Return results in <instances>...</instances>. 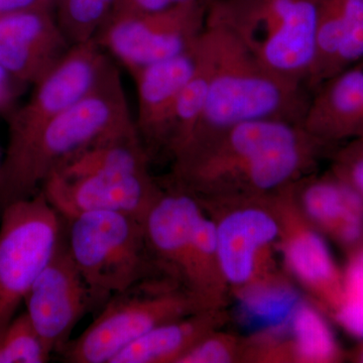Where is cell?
Segmentation results:
<instances>
[{"label": "cell", "mask_w": 363, "mask_h": 363, "mask_svg": "<svg viewBox=\"0 0 363 363\" xmlns=\"http://www.w3.org/2000/svg\"><path fill=\"white\" fill-rule=\"evenodd\" d=\"M1 161H2V159H1V157H0V166H1Z\"/></svg>", "instance_id": "836d02e7"}, {"label": "cell", "mask_w": 363, "mask_h": 363, "mask_svg": "<svg viewBox=\"0 0 363 363\" xmlns=\"http://www.w3.org/2000/svg\"><path fill=\"white\" fill-rule=\"evenodd\" d=\"M362 359H363V355H362Z\"/></svg>", "instance_id": "e575fe53"}, {"label": "cell", "mask_w": 363, "mask_h": 363, "mask_svg": "<svg viewBox=\"0 0 363 363\" xmlns=\"http://www.w3.org/2000/svg\"><path fill=\"white\" fill-rule=\"evenodd\" d=\"M18 84L16 80L0 65V112H11L18 94Z\"/></svg>", "instance_id": "f1b7e54d"}, {"label": "cell", "mask_w": 363, "mask_h": 363, "mask_svg": "<svg viewBox=\"0 0 363 363\" xmlns=\"http://www.w3.org/2000/svg\"><path fill=\"white\" fill-rule=\"evenodd\" d=\"M66 221L43 191L2 209L0 225V334L65 234Z\"/></svg>", "instance_id": "52a82bcc"}, {"label": "cell", "mask_w": 363, "mask_h": 363, "mask_svg": "<svg viewBox=\"0 0 363 363\" xmlns=\"http://www.w3.org/2000/svg\"><path fill=\"white\" fill-rule=\"evenodd\" d=\"M117 68L101 85L6 150L0 166V207L39 193L45 181L81 152L135 125Z\"/></svg>", "instance_id": "3957f363"}, {"label": "cell", "mask_w": 363, "mask_h": 363, "mask_svg": "<svg viewBox=\"0 0 363 363\" xmlns=\"http://www.w3.org/2000/svg\"><path fill=\"white\" fill-rule=\"evenodd\" d=\"M23 302L26 314L50 351L65 350L74 327L93 306L89 289L69 252L66 229Z\"/></svg>", "instance_id": "30bf717a"}, {"label": "cell", "mask_w": 363, "mask_h": 363, "mask_svg": "<svg viewBox=\"0 0 363 363\" xmlns=\"http://www.w3.org/2000/svg\"><path fill=\"white\" fill-rule=\"evenodd\" d=\"M195 67L194 45L180 56L130 73L138 88L135 128L150 159L162 147L169 150L177 104Z\"/></svg>", "instance_id": "4fadbf2b"}, {"label": "cell", "mask_w": 363, "mask_h": 363, "mask_svg": "<svg viewBox=\"0 0 363 363\" xmlns=\"http://www.w3.org/2000/svg\"><path fill=\"white\" fill-rule=\"evenodd\" d=\"M212 1L191 0L157 13L111 18L95 40L133 73L190 51L204 32Z\"/></svg>", "instance_id": "ba28073f"}, {"label": "cell", "mask_w": 363, "mask_h": 363, "mask_svg": "<svg viewBox=\"0 0 363 363\" xmlns=\"http://www.w3.org/2000/svg\"><path fill=\"white\" fill-rule=\"evenodd\" d=\"M286 255L291 269L309 285L326 286L335 278L331 253L316 233L304 231L294 236Z\"/></svg>", "instance_id": "ffe728a7"}, {"label": "cell", "mask_w": 363, "mask_h": 363, "mask_svg": "<svg viewBox=\"0 0 363 363\" xmlns=\"http://www.w3.org/2000/svg\"><path fill=\"white\" fill-rule=\"evenodd\" d=\"M116 0H56L55 16L71 45L95 40Z\"/></svg>", "instance_id": "d6986e66"}, {"label": "cell", "mask_w": 363, "mask_h": 363, "mask_svg": "<svg viewBox=\"0 0 363 363\" xmlns=\"http://www.w3.org/2000/svg\"><path fill=\"white\" fill-rule=\"evenodd\" d=\"M45 2H47L48 6L54 9L55 2H56V0H45Z\"/></svg>", "instance_id": "1f68e13d"}, {"label": "cell", "mask_w": 363, "mask_h": 363, "mask_svg": "<svg viewBox=\"0 0 363 363\" xmlns=\"http://www.w3.org/2000/svg\"><path fill=\"white\" fill-rule=\"evenodd\" d=\"M298 297L290 289L267 286L250 290L241 300L242 318L252 327L274 328L293 317Z\"/></svg>", "instance_id": "44dd1931"}, {"label": "cell", "mask_w": 363, "mask_h": 363, "mask_svg": "<svg viewBox=\"0 0 363 363\" xmlns=\"http://www.w3.org/2000/svg\"><path fill=\"white\" fill-rule=\"evenodd\" d=\"M71 47L49 7L0 18V65L21 84H37Z\"/></svg>", "instance_id": "7c38bea8"}, {"label": "cell", "mask_w": 363, "mask_h": 363, "mask_svg": "<svg viewBox=\"0 0 363 363\" xmlns=\"http://www.w3.org/2000/svg\"><path fill=\"white\" fill-rule=\"evenodd\" d=\"M363 138V121L362 124V128H360L359 135H358L357 138Z\"/></svg>", "instance_id": "d6a6232c"}, {"label": "cell", "mask_w": 363, "mask_h": 363, "mask_svg": "<svg viewBox=\"0 0 363 363\" xmlns=\"http://www.w3.org/2000/svg\"><path fill=\"white\" fill-rule=\"evenodd\" d=\"M342 11L350 35L341 52L339 70L343 71L363 61V0H334Z\"/></svg>", "instance_id": "cb8c5ba5"}, {"label": "cell", "mask_w": 363, "mask_h": 363, "mask_svg": "<svg viewBox=\"0 0 363 363\" xmlns=\"http://www.w3.org/2000/svg\"><path fill=\"white\" fill-rule=\"evenodd\" d=\"M65 221L67 245L89 289L93 306L155 276L157 264L142 219L101 211Z\"/></svg>", "instance_id": "5b68a950"}, {"label": "cell", "mask_w": 363, "mask_h": 363, "mask_svg": "<svg viewBox=\"0 0 363 363\" xmlns=\"http://www.w3.org/2000/svg\"><path fill=\"white\" fill-rule=\"evenodd\" d=\"M51 354L26 312L14 317L0 334V363H44Z\"/></svg>", "instance_id": "7402d4cb"}, {"label": "cell", "mask_w": 363, "mask_h": 363, "mask_svg": "<svg viewBox=\"0 0 363 363\" xmlns=\"http://www.w3.org/2000/svg\"><path fill=\"white\" fill-rule=\"evenodd\" d=\"M199 204L194 196L183 191L161 193L143 219L157 266L173 267L194 295L201 289L194 247L196 225L203 214Z\"/></svg>", "instance_id": "5bb4252c"}, {"label": "cell", "mask_w": 363, "mask_h": 363, "mask_svg": "<svg viewBox=\"0 0 363 363\" xmlns=\"http://www.w3.org/2000/svg\"><path fill=\"white\" fill-rule=\"evenodd\" d=\"M230 351L219 338H205L197 341L178 359V363H224L230 362Z\"/></svg>", "instance_id": "d4e9b609"}, {"label": "cell", "mask_w": 363, "mask_h": 363, "mask_svg": "<svg viewBox=\"0 0 363 363\" xmlns=\"http://www.w3.org/2000/svg\"><path fill=\"white\" fill-rule=\"evenodd\" d=\"M191 0H116L108 18L166 11Z\"/></svg>", "instance_id": "484cf974"}, {"label": "cell", "mask_w": 363, "mask_h": 363, "mask_svg": "<svg viewBox=\"0 0 363 363\" xmlns=\"http://www.w3.org/2000/svg\"><path fill=\"white\" fill-rule=\"evenodd\" d=\"M208 18L279 77L308 88L317 59V0H213Z\"/></svg>", "instance_id": "277c9868"}, {"label": "cell", "mask_w": 363, "mask_h": 363, "mask_svg": "<svg viewBox=\"0 0 363 363\" xmlns=\"http://www.w3.org/2000/svg\"><path fill=\"white\" fill-rule=\"evenodd\" d=\"M338 320L340 323L354 335L363 338V302L347 300L339 310Z\"/></svg>", "instance_id": "83f0119b"}, {"label": "cell", "mask_w": 363, "mask_h": 363, "mask_svg": "<svg viewBox=\"0 0 363 363\" xmlns=\"http://www.w3.org/2000/svg\"><path fill=\"white\" fill-rule=\"evenodd\" d=\"M297 348L301 358L307 362H326L335 352L330 328L322 317L307 306L297 308L293 317Z\"/></svg>", "instance_id": "603a6c76"}, {"label": "cell", "mask_w": 363, "mask_h": 363, "mask_svg": "<svg viewBox=\"0 0 363 363\" xmlns=\"http://www.w3.org/2000/svg\"><path fill=\"white\" fill-rule=\"evenodd\" d=\"M65 219L89 212H118L145 219L161 191L150 172H116L67 178L52 175L42 190Z\"/></svg>", "instance_id": "8fae6325"}, {"label": "cell", "mask_w": 363, "mask_h": 363, "mask_svg": "<svg viewBox=\"0 0 363 363\" xmlns=\"http://www.w3.org/2000/svg\"><path fill=\"white\" fill-rule=\"evenodd\" d=\"M202 301L175 292L150 277L109 298L96 319L67 344L64 359L71 363H111L136 339L159 325L195 311Z\"/></svg>", "instance_id": "8992f818"}, {"label": "cell", "mask_w": 363, "mask_h": 363, "mask_svg": "<svg viewBox=\"0 0 363 363\" xmlns=\"http://www.w3.org/2000/svg\"><path fill=\"white\" fill-rule=\"evenodd\" d=\"M363 121V61L339 72L312 93L302 126L319 142L357 138Z\"/></svg>", "instance_id": "9a60e30c"}, {"label": "cell", "mask_w": 363, "mask_h": 363, "mask_svg": "<svg viewBox=\"0 0 363 363\" xmlns=\"http://www.w3.org/2000/svg\"><path fill=\"white\" fill-rule=\"evenodd\" d=\"M35 7H49L45 0H0V18L9 14L35 9Z\"/></svg>", "instance_id": "4dcf8cb0"}, {"label": "cell", "mask_w": 363, "mask_h": 363, "mask_svg": "<svg viewBox=\"0 0 363 363\" xmlns=\"http://www.w3.org/2000/svg\"><path fill=\"white\" fill-rule=\"evenodd\" d=\"M362 198L338 177L310 184L305 189L303 200L315 220L330 227L342 240L354 241L363 230Z\"/></svg>", "instance_id": "e0dca14e"}, {"label": "cell", "mask_w": 363, "mask_h": 363, "mask_svg": "<svg viewBox=\"0 0 363 363\" xmlns=\"http://www.w3.org/2000/svg\"><path fill=\"white\" fill-rule=\"evenodd\" d=\"M116 67L96 40L72 45L35 84L32 96L9 117L6 150L16 149L45 124L101 85Z\"/></svg>", "instance_id": "9c48e42d"}, {"label": "cell", "mask_w": 363, "mask_h": 363, "mask_svg": "<svg viewBox=\"0 0 363 363\" xmlns=\"http://www.w3.org/2000/svg\"><path fill=\"white\" fill-rule=\"evenodd\" d=\"M346 288H347V300L363 302V252L358 255L348 269Z\"/></svg>", "instance_id": "f546056e"}, {"label": "cell", "mask_w": 363, "mask_h": 363, "mask_svg": "<svg viewBox=\"0 0 363 363\" xmlns=\"http://www.w3.org/2000/svg\"><path fill=\"white\" fill-rule=\"evenodd\" d=\"M177 318L159 325L112 358L111 363L177 362L205 335V318Z\"/></svg>", "instance_id": "ac0fdd59"}, {"label": "cell", "mask_w": 363, "mask_h": 363, "mask_svg": "<svg viewBox=\"0 0 363 363\" xmlns=\"http://www.w3.org/2000/svg\"><path fill=\"white\" fill-rule=\"evenodd\" d=\"M320 143L302 124L245 121L195 136L176 156L177 176L199 190L225 184L274 190L309 166Z\"/></svg>", "instance_id": "6da1fadb"}, {"label": "cell", "mask_w": 363, "mask_h": 363, "mask_svg": "<svg viewBox=\"0 0 363 363\" xmlns=\"http://www.w3.org/2000/svg\"><path fill=\"white\" fill-rule=\"evenodd\" d=\"M278 233L277 222L262 210H240L228 215L217 225L216 259L224 277L236 285L250 281L257 253Z\"/></svg>", "instance_id": "2e32d148"}, {"label": "cell", "mask_w": 363, "mask_h": 363, "mask_svg": "<svg viewBox=\"0 0 363 363\" xmlns=\"http://www.w3.org/2000/svg\"><path fill=\"white\" fill-rule=\"evenodd\" d=\"M196 50L206 65L209 87L204 113L190 140L245 121L277 119L302 124L312 96L310 90L269 70L208 16Z\"/></svg>", "instance_id": "7a4b0ae2"}, {"label": "cell", "mask_w": 363, "mask_h": 363, "mask_svg": "<svg viewBox=\"0 0 363 363\" xmlns=\"http://www.w3.org/2000/svg\"><path fill=\"white\" fill-rule=\"evenodd\" d=\"M338 175L347 182L363 197V159L351 152H346L338 166Z\"/></svg>", "instance_id": "4316f807"}]
</instances>
